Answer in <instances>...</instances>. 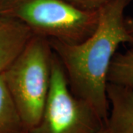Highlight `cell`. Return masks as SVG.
Returning <instances> with one entry per match:
<instances>
[{
    "label": "cell",
    "mask_w": 133,
    "mask_h": 133,
    "mask_svg": "<svg viewBox=\"0 0 133 133\" xmlns=\"http://www.w3.org/2000/svg\"><path fill=\"white\" fill-rule=\"evenodd\" d=\"M78 8L88 10L98 11L109 0H64Z\"/></svg>",
    "instance_id": "9"
},
{
    "label": "cell",
    "mask_w": 133,
    "mask_h": 133,
    "mask_svg": "<svg viewBox=\"0 0 133 133\" xmlns=\"http://www.w3.org/2000/svg\"><path fill=\"white\" fill-rule=\"evenodd\" d=\"M98 133H111V132H109V129H107V127H106V125H105L104 127L101 129Z\"/></svg>",
    "instance_id": "11"
},
{
    "label": "cell",
    "mask_w": 133,
    "mask_h": 133,
    "mask_svg": "<svg viewBox=\"0 0 133 133\" xmlns=\"http://www.w3.org/2000/svg\"><path fill=\"white\" fill-rule=\"evenodd\" d=\"M53 51L47 38L33 35L4 72L6 84L27 130L38 124L48 95Z\"/></svg>",
    "instance_id": "2"
},
{
    "label": "cell",
    "mask_w": 133,
    "mask_h": 133,
    "mask_svg": "<svg viewBox=\"0 0 133 133\" xmlns=\"http://www.w3.org/2000/svg\"><path fill=\"white\" fill-rule=\"evenodd\" d=\"M33 36L20 21L0 15V75L19 56Z\"/></svg>",
    "instance_id": "5"
},
{
    "label": "cell",
    "mask_w": 133,
    "mask_h": 133,
    "mask_svg": "<svg viewBox=\"0 0 133 133\" xmlns=\"http://www.w3.org/2000/svg\"><path fill=\"white\" fill-rule=\"evenodd\" d=\"M21 133H29V132L27 129H24V130H23V131H22V132Z\"/></svg>",
    "instance_id": "12"
},
{
    "label": "cell",
    "mask_w": 133,
    "mask_h": 133,
    "mask_svg": "<svg viewBox=\"0 0 133 133\" xmlns=\"http://www.w3.org/2000/svg\"><path fill=\"white\" fill-rule=\"evenodd\" d=\"M0 1H1V0H0Z\"/></svg>",
    "instance_id": "13"
},
{
    "label": "cell",
    "mask_w": 133,
    "mask_h": 133,
    "mask_svg": "<svg viewBox=\"0 0 133 133\" xmlns=\"http://www.w3.org/2000/svg\"><path fill=\"white\" fill-rule=\"evenodd\" d=\"M109 104L106 127L111 133H133V88L107 83Z\"/></svg>",
    "instance_id": "6"
},
{
    "label": "cell",
    "mask_w": 133,
    "mask_h": 133,
    "mask_svg": "<svg viewBox=\"0 0 133 133\" xmlns=\"http://www.w3.org/2000/svg\"><path fill=\"white\" fill-rule=\"evenodd\" d=\"M0 15L20 21L33 35L78 43L94 32L99 13L78 8L64 0H1Z\"/></svg>",
    "instance_id": "3"
},
{
    "label": "cell",
    "mask_w": 133,
    "mask_h": 133,
    "mask_svg": "<svg viewBox=\"0 0 133 133\" xmlns=\"http://www.w3.org/2000/svg\"><path fill=\"white\" fill-rule=\"evenodd\" d=\"M129 1L109 0L98 10L94 32L81 42L48 39L72 92L91 106L105 124L109 111L107 87L110 64L120 44H133V35L128 31L124 19Z\"/></svg>",
    "instance_id": "1"
},
{
    "label": "cell",
    "mask_w": 133,
    "mask_h": 133,
    "mask_svg": "<svg viewBox=\"0 0 133 133\" xmlns=\"http://www.w3.org/2000/svg\"><path fill=\"white\" fill-rule=\"evenodd\" d=\"M24 129L3 72L0 75V133H21Z\"/></svg>",
    "instance_id": "7"
},
{
    "label": "cell",
    "mask_w": 133,
    "mask_h": 133,
    "mask_svg": "<svg viewBox=\"0 0 133 133\" xmlns=\"http://www.w3.org/2000/svg\"><path fill=\"white\" fill-rule=\"evenodd\" d=\"M107 81L133 88V50L115 54L109 66Z\"/></svg>",
    "instance_id": "8"
},
{
    "label": "cell",
    "mask_w": 133,
    "mask_h": 133,
    "mask_svg": "<svg viewBox=\"0 0 133 133\" xmlns=\"http://www.w3.org/2000/svg\"><path fill=\"white\" fill-rule=\"evenodd\" d=\"M105 122L72 92L61 62L53 52L48 97L38 124L29 133H98Z\"/></svg>",
    "instance_id": "4"
},
{
    "label": "cell",
    "mask_w": 133,
    "mask_h": 133,
    "mask_svg": "<svg viewBox=\"0 0 133 133\" xmlns=\"http://www.w3.org/2000/svg\"><path fill=\"white\" fill-rule=\"evenodd\" d=\"M126 26L129 32L133 35V19H126Z\"/></svg>",
    "instance_id": "10"
}]
</instances>
